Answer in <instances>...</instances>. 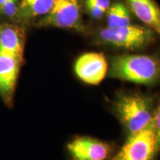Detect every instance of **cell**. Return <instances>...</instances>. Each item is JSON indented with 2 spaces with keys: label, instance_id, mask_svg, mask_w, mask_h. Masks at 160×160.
Masks as SVG:
<instances>
[{
  "label": "cell",
  "instance_id": "1",
  "mask_svg": "<svg viewBox=\"0 0 160 160\" xmlns=\"http://www.w3.org/2000/svg\"><path fill=\"white\" fill-rule=\"evenodd\" d=\"M109 77L150 85L160 79V59L156 56L123 54L113 57L108 68Z\"/></svg>",
  "mask_w": 160,
  "mask_h": 160
},
{
  "label": "cell",
  "instance_id": "2",
  "mask_svg": "<svg viewBox=\"0 0 160 160\" xmlns=\"http://www.w3.org/2000/svg\"><path fill=\"white\" fill-rule=\"evenodd\" d=\"M113 109L130 135L148 127L154 113L151 99L138 93L120 94L115 100Z\"/></svg>",
  "mask_w": 160,
  "mask_h": 160
},
{
  "label": "cell",
  "instance_id": "3",
  "mask_svg": "<svg viewBox=\"0 0 160 160\" xmlns=\"http://www.w3.org/2000/svg\"><path fill=\"white\" fill-rule=\"evenodd\" d=\"M157 33L148 26L132 25L105 28L98 33L102 43L131 51L145 48L155 41Z\"/></svg>",
  "mask_w": 160,
  "mask_h": 160
},
{
  "label": "cell",
  "instance_id": "4",
  "mask_svg": "<svg viewBox=\"0 0 160 160\" xmlns=\"http://www.w3.org/2000/svg\"><path fill=\"white\" fill-rule=\"evenodd\" d=\"M36 25L83 32L85 27L82 20V0H55L49 13L39 19Z\"/></svg>",
  "mask_w": 160,
  "mask_h": 160
},
{
  "label": "cell",
  "instance_id": "5",
  "mask_svg": "<svg viewBox=\"0 0 160 160\" xmlns=\"http://www.w3.org/2000/svg\"><path fill=\"white\" fill-rule=\"evenodd\" d=\"M153 122L145 129L131 134L112 160H153L156 156Z\"/></svg>",
  "mask_w": 160,
  "mask_h": 160
},
{
  "label": "cell",
  "instance_id": "6",
  "mask_svg": "<svg viewBox=\"0 0 160 160\" xmlns=\"http://www.w3.org/2000/svg\"><path fill=\"white\" fill-rule=\"evenodd\" d=\"M22 57L0 52V97L11 106Z\"/></svg>",
  "mask_w": 160,
  "mask_h": 160
},
{
  "label": "cell",
  "instance_id": "7",
  "mask_svg": "<svg viewBox=\"0 0 160 160\" xmlns=\"http://www.w3.org/2000/svg\"><path fill=\"white\" fill-rule=\"evenodd\" d=\"M108 65L103 54L86 53L78 58L74 64L76 74L84 82L98 85L107 74Z\"/></svg>",
  "mask_w": 160,
  "mask_h": 160
},
{
  "label": "cell",
  "instance_id": "8",
  "mask_svg": "<svg viewBox=\"0 0 160 160\" xmlns=\"http://www.w3.org/2000/svg\"><path fill=\"white\" fill-rule=\"evenodd\" d=\"M68 150L73 160H106L111 151L109 145L89 137L73 140Z\"/></svg>",
  "mask_w": 160,
  "mask_h": 160
},
{
  "label": "cell",
  "instance_id": "9",
  "mask_svg": "<svg viewBox=\"0 0 160 160\" xmlns=\"http://www.w3.org/2000/svg\"><path fill=\"white\" fill-rule=\"evenodd\" d=\"M129 9L160 37V6L155 0H126Z\"/></svg>",
  "mask_w": 160,
  "mask_h": 160
},
{
  "label": "cell",
  "instance_id": "10",
  "mask_svg": "<svg viewBox=\"0 0 160 160\" xmlns=\"http://www.w3.org/2000/svg\"><path fill=\"white\" fill-rule=\"evenodd\" d=\"M25 46V31L12 24L0 25V52L22 57Z\"/></svg>",
  "mask_w": 160,
  "mask_h": 160
},
{
  "label": "cell",
  "instance_id": "11",
  "mask_svg": "<svg viewBox=\"0 0 160 160\" xmlns=\"http://www.w3.org/2000/svg\"><path fill=\"white\" fill-rule=\"evenodd\" d=\"M55 0H21L15 19L19 22H28L38 17L48 13Z\"/></svg>",
  "mask_w": 160,
  "mask_h": 160
},
{
  "label": "cell",
  "instance_id": "12",
  "mask_svg": "<svg viewBox=\"0 0 160 160\" xmlns=\"http://www.w3.org/2000/svg\"><path fill=\"white\" fill-rule=\"evenodd\" d=\"M107 27L119 28L131 24L130 10L121 2L111 5L107 11Z\"/></svg>",
  "mask_w": 160,
  "mask_h": 160
},
{
  "label": "cell",
  "instance_id": "13",
  "mask_svg": "<svg viewBox=\"0 0 160 160\" xmlns=\"http://www.w3.org/2000/svg\"><path fill=\"white\" fill-rule=\"evenodd\" d=\"M19 4L18 0H7L0 8V13L10 19L16 18L19 9Z\"/></svg>",
  "mask_w": 160,
  "mask_h": 160
},
{
  "label": "cell",
  "instance_id": "14",
  "mask_svg": "<svg viewBox=\"0 0 160 160\" xmlns=\"http://www.w3.org/2000/svg\"><path fill=\"white\" fill-rule=\"evenodd\" d=\"M86 11L90 17L94 19H100L104 17L106 11L97 5L93 0H85Z\"/></svg>",
  "mask_w": 160,
  "mask_h": 160
},
{
  "label": "cell",
  "instance_id": "15",
  "mask_svg": "<svg viewBox=\"0 0 160 160\" xmlns=\"http://www.w3.org/2000/svg\"><path fill=\"white\" fill-rule=\"evenodd\" d=\"M153 125L155 130V137H156V147L155 153L156 155L160 150V102L158 105L157 111L153 113Z\"/></svg>",
  "mask_w": 160,
  "mask_h": 160
},
{
  "label": "cell",
  "instance_id": "16",
  "mask_svg": "<svg viewBox=\"0 0 160 160\" xmlns=\"http://www.w3.org/2000/svg\"><path fill=\"white\" fill-rule=\"evenodd\" d=\"M93 1L105 11H107L111 6L110 0H93Z\"/></svg>",
  "mask_w": 160,
  "mask_h": 160
},
{
  "label": "cell",
  "instance_id": "17",
  "mask_svg": "<svg viewBox=\"0 0 160 160\" xmlns=\"http://www.w3.org/2000/svg\"><path fill=\"white\" fill-rule=\"evenodd\" d=\"M6 1H7V0H0V8L4 5V3H5Z\"/></svg>",
  "mask_w": 160,
  "mask_h": 160
}]
</instances>
